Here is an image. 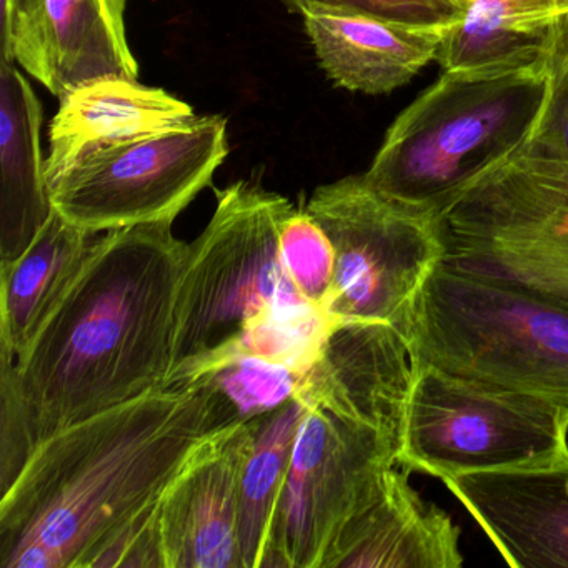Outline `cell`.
<instances>
[{"instance_id": "6da1fadb", "label": "cell", "mask_w": 568, "mask_h": 568, "mask_svg": "<svg viewBox=\"0 0 568 568\" xmlns=\"http://www.w3.org/2000/svg\"><path fill=\"white\" fill-rule=\"evenodd\" d=\"M174 222L102 234L28 351L0 357V488L52 435L168 384L187 245Z\"/></svg>"}, {"instance_id": "7a4b0ae2", "label": "cell", "mask_w": 568, "mask_h": 568, "mask_svg": "<svg viewBox=\"0 0 568 568\" xmlns=\"http://www.w3.org/2000/svg\"><path fill=\"white\" fill-rule=\"evenodd\" d=\"M239 420L212 378L164 385L42 442L0 495V568H85L192 452Z\"/></svg>"}, {"instance_id": "3957f363", "label": "cell", "mask_w": 568, "mask_h": 568, "mask_svg": "<svg viewBox=\"0 0 568 568\" xmlns=\"http://www.w3.org/2000/svg\"><path fill=\"white\" fill-rule=\"evenodd\" d=\"M547 88V64L495 74L445 72L388 129L365 181L437 214L527 139Z\"/></svg>"}, {"instance_id": "277c9868", "label": "cell", "mask_w": 568, "mask_h": 568, "mask_svg": "<svg viewBox=\"0 0 568 568\" xmlns=\"http://www.w3.org/2000/svg\"><path fill=\"white\" fill-rule=\"evenodd\" d=\"M414 364L568 407V307L437 264L405 324Z\"/></svg>"}, {"instance_id": "5b68a950", "label": "cell", "mask_w": 568, "mask_h": 568, "mask_svg": "<svg viewBox=\"0 0 568 568\" xmlns=\"http://www.w3.org/2000/svg\"><path fill=\"white\" fill-rule=\"evenodd\" d=\"M215 197L211 222L187 245L179 281L172 372L265 312L312 305L281 262V232L294 204L248 181L215 191Z\"/></svg>"}, {"instance_id": "8992f818", "label": "cell", "mask_w": 568, "mask_h": 568, "mask_svg": "<svg viewBox=\"0 0 568 568\" xmlns=\"http://www.w3.org/2000/svg\"><path fill=\"white\" fill-rule=\"evenodd\" d=\"M397 465L432 477L537 467L568 457V407L414 364Z\"/></svg>"}, {"instance_id": "52a82bcc", "label": "cell", "mask_w": 568, "mask_h": 568, "mask_svg": "<svg viewBox=\"0 0 568 568\" xmlns=\"http://www.w3.org/2000/svg\"><path fill=\"white\" fill-rule=\"evenodd\" d=\"M304 211L334 245L325 311L338 322H385L404 332L415 295L440 262L434 212L381 194L364 175L321 185Z\"/></svg>"}, {"instance_id": "ba28073f", "label": "cell", "mask_w": 568, "mask_h": 568, "mask_svg": "<svg viewBox=\"0 0 568 568\" xmlns=\"http://www.w3.org/2000/svg\"><path fill=\"white\" fill-rule=\"evenodd\" d=\"M227 155V121L197 115L184 128L82 155L49 181L52 207L94 232L174 222Z\"/></svg>"}, {"instance_id": "9c48e42d", "label": "cell", "mask_w": 568, "mask_h": 568, "mask_svg": "<svg viewBox=\"0 0 568 568\" xmlns=\"http://www.w3.org/2000/svg\"><path fill=\"white\" fill-rule=\"evenodd\" d=\"M307 407L262 568H322L344 521L397 465L394 445L374 430Z\"/></svg>"}, {"instance_id": "30bf717a", "label": "cell", "mask_w": 568, "mask_h": 568, "mask_svg": "<svg viewBox=\"0 0 568 568\" xmlns=\"http://www.w3.org/2000/svg\"><path fill=\"white\" fill-rule=\"evenodd\" d=\"M547 79L530 134L442 207L444 217L568 242V11L555 24Z\"/></svg>"}, {"instance_id": "8fae6325", "label": "cell", "mask_w": 568, "mask_h": 568, "mask_svg": "<svg viewBox=\"0 0 568 568\" xmlns=\"http://www.w3.org/2000/svg\"><path fill=\"white\" fill-rule=\"evenodd\" d=\"M128 0H0V55L62 99L105 78L138 81Z\"/></svg>"}, {"instance_id": "7c38bea8", "label": "cell", "mask_w": 568, "mask_h": 568, "mask_svg": "<svg viewBox=\"0 0 568 568\" xmlns=\"http://www.w3.org/2000/svg\"><path fill=\"white\" fill-rule=\"evenodd\" d=\"M407 337L385 322H341L302 382L298 398L374 430L400 450L414 384Z\"/></svg>"}, {"instance_id": "4fadbf2b", "label": "cell", "mask_w": 568, "mask_h": 568, "mask_svg": "<svg viewBox=\"0 0 568 568\" xmlns=\"http://www.w3.org/2000/svg\"><path fill=\"white\" fill-rule=\"evenodd\" d=\"M255 422L235 420L202 442L159 504L168 568H244L239 478Z\"/></svg>"}, {"instance_id": "5bb4252c", "label": "cell", "mask_w": 568, "mask_h": 568, "mask_svg": "<svg viewBox=\"0 0 568 568\" xmlns=\"http://www.w3.org/2000/svg\"><path fill=\"white\" fill-rule=\"evenodd\" d=\"M510 567L568 568V457L444 478Z\"/></svg>"}, {"instance_id": "9a60e30c", "label": "cell", "mask_w": 568, "mask_h": 568, "mask_svg": "<svg viewBox=\"0 0 568 568\" xmlns=\"http://www.w3.org/2000/svg\"><path fill=\"white\" fill-rule=\"evenodd\" d=\"M460 530L437 505L390 467L352 511L322 568H458Z\"/></svg>"}, {"instance_id": "2e32d148", "label": "cell", "mask_w": 568, "mask_h": 568, "mask_svg": "<svg viewBox=\"0 0 568 568\" xmlns=\"http://www.w3.org/2000/svg\"><path fill=\"white\" fill-rule=\"evenodd\" d=\"M305 32L318 64L338 88L390 94L437 59L444 29L352 12H307Z\"/></svg>"}, {"instance_id": "e0dca14e", "label": "cell", "mask_w": 568, "mask_h": 568, "mask_svg": "<svg viewBox=\"0 0 568 568\" xmlns=\"http://www.w3.org/2000/svg\"><path fill=\"white\" fill-rule=\"evenodd\" d=\"M59 101L49 128L48 184L89 152L164 134L197 118L169 92L121 78L89 82Z\"/></svg>"}, {"instance_id": "ac0fdd59", "label": "cell", "mask_w": 568, "mask_h": 568, "mask_svg": "<svg viewBox=\"0 0 568 568\" xmlns=\"http://www.w3.org/2000/svg\"><path fill=\"white\" fill-rule=\"evenodd\" d=\"M104 232L88 231L52 211L31 247L0 264V357L28 351L91 261Z\"/></svg>"}, {"instance_id": "d6986e66", "label": "cell", "mask_w": 568, "mask_h": 568, "mask_svg": "<svg viewBox=\"0 0 568 568\" xmlns=\"http://www.w3.org/2000/svg\"><path fill=\"white\" fill-rule=\"evenodd\" d=\"M41 128L31 84L14 62H0V264L21 257L54 211Z\"/></svg>"}, {"instance_id": "ffe728a7", "label": "cell", "mask_w": 568, "mask_h": 568, "mask_svg": "<svg viewBox=\"0 0 568 568\" xmlns=\"http://www.w3.org/2000/svg\"><path fill=\"white\" fill-rule=\"evenodd\" d=\"M560 14L508 0H468L464 14L445 28L435 61L445 72L495 74L547 64Z\"/></svg>"}, {"instance_id": "44dd1931", "label": "cell", "mask_w": 568, "mask_h": 568, "mask_svg": "<svg viewBox=\"0 0 568 568\" xmlns=\"http://www.w3.org/2000/svg\"><path fill=\"white\" fill-rule=\"evenodd\" d=\"M301 398L257 417L239 478V544L244 568H262L278 498L287 478L298 427L307 412Z\"/></svg>"}, {"instance_id": "7402d4cb", "label": "cell", "mask_w": 568, "mask_h": 568, "mask_svg": "<svg viewBox=\"0 0 568 568\" xmlns=\"http://www.w3.org/2000/svg\"><path fill=\"white\" fill-rule=\"evenodd\" d=\"M341 322L314 305L282 307L245 322L231 338L172 372L168 384L197 381L242 358H257L305 375Z\"/></svg>"}, {"instance_id": "603a6c76", "label": "cell", "mask_w": 568, "mask_h": 568, "mask_svg": "<svg viewBox=\"0 0 568 568\" xmlns=\"http://www.w3.org/2000/svg\"><path fill=\"white\" fill-rule=\"evenodd\" d=\"M281 262L298 294L324 308L335 277V251L324 229L312 215L295 209L281 232Z\"/></svg>"}, {"instance_id": "cb8c5ba5", "label": "cell", "mask_w": 568, "mask_h": 568, "mask_svg": "<svg viewBox=\"0 0 568 568\" xmlns=\"http://www.w3.org/2000/svg\"><path fill=\"white\" fill-rule=\"evenodd\" d=\"M224 392L239 420H251L298 398L304 377L257 358H242L207 375Z\"/></svg>"}, {"instance_id": "d4e9b609", "label": "cell", "mask_w": 568, "mask_h": 568, "mask_svg": "<svg viewBox=\"0 0 568 568\" xmlns=\"http://www.w3.org/2000/svg\"><path fill=\"white\" fill-rule=\"evenodd\" d=\"M159 498L109 535L85 568H168L162 545Z\"/></svg>"}, {"instance_id": "484cf974", "label": "cell", "mask_w": 568, "mask_h": 568, "mask_svg": "<svg viewBox=\"0 0 568 568\" xmlns=\"http://www.w3.org/2000/svg\"><path fill=\"white\" fill-rule=\"evenodd\" d=\"M294 11H332L372 16L385 21L420 28H448L454 24L464 9L454 0H285Z\"/></svg>"}, {"instance_id": "4316f807", "label": "cell", "mask_w": 568, "mask_h": 568, "mask_svg": "<svg viewBox=\"0 0 568 568\" xmlns=\"http://www.w3.org/2000/svg\"><path fill=\"white\" fill-rule=\"evenodd\" d=\"M508 2L534 9V11L551 12V14H564L568 11V0H508Z\"/></svg>"}, {"instance_id": "83f0119b", "label": "cell", "mask_w": 568, "mask_h": 568, "mask_svg": "<svg viewBox=\"0 0 568 568\" xmlns=\"http://www.w3.org/2000/svg\"><path fill=\"white\" fill-rule=\"evenodd\" d=\"M455 4L460 6L462 9H467L468 0H454Z\"/></svg>"}]
</instances>
